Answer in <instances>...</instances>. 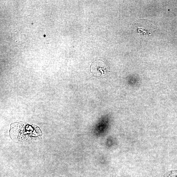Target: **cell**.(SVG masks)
I'll return each mask as SVG.
<instances>
[{
    "label": "cell",
    "instance_id": "1",
    "mask_svg": "<svg viewBox=\"0 0 177 177\" xmlns=\"http://www.w3.org/2000/svg\"><path fill=\"white\" fill-rule=\"evenodd\" d=\"M146 20H142L144 25H143L141 20H138L137 23H135V28H136L137 30L136 32L143 34L146 37H150L152 33L157 29V26L152 22L149 21H148L147 25H145Z\"/></svg>",
    "mask_w": 177,
    "mask_h": 177
},
{
    "label": "cell",
    "instance_id": "2",
    "mask_svg": "<svg viewBox=\"0 0 177 177\" xmlns=\"http://www.w3.org/2000/svg\"><path fill=\"white\" fill-rule=\"evenodd\" d=\"M163 177H177V170L169 171L165 174Z\"/></svg>",
    "mask_w": 177,
    "mask_h": 177
},
{
    "label": "cell",
    "instance_id": "3",
    "mask_svg": "<svg viewBox=\"0 0 177 177\" xmlns=\"http://www.w3.org/2000/svg\"><path fill=\"white\" fill-rule=\"evenodd\" d=\"M59 177H67L66 176H60Z\"/></svg>",
    "mask_w": 177,
    "mask_h": 177
}]
</instances>
